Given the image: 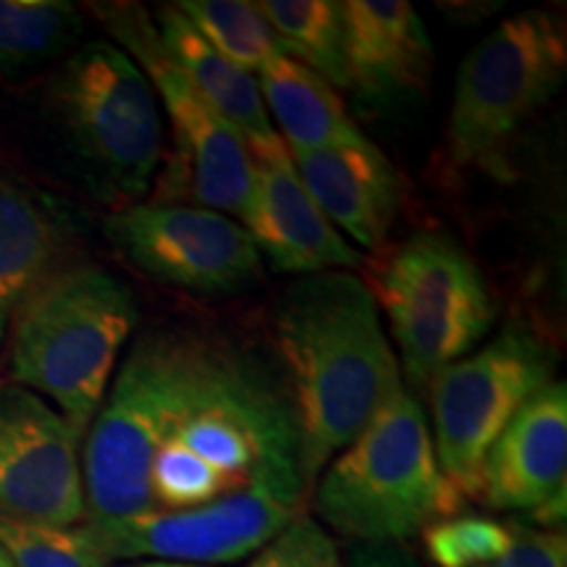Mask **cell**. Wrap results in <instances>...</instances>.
Wrapping results in <instances>:
<instances>
[{
    "label": "cell",
    "instance_id": "cell-18",
    "mask_svg": "<svg viewBox=\"0 0 567 567\" xmlns=\"http://www.w3.org/2000/svg\"><path fill=\"white\" fill-rule=\"evenodd\" d=\"M74 216L38 184L0 172V347L19 305L69 264Z\"/></svg>",
    "mask_w": 567,
    "mask_h": 567
},
{
    "label": "cell",
    "instance_id": "cell-21",
    "mask_svg": "<svg viewBox=\"0 0 567 567\" xmlns=\"http://www.w3.org/2000/svg\"><path fill=\"white\" fill-rule=\"evenodd\" d=\"M255 6L271 27L281 53L316 71L331 87L350 90L339 3L334 0H264Z\"/></svg>",
    "mask_w": 567,
    "mask_h": 567
},
{
    "label": "cell",
    "instance_id": "cell-30",
    "mask_svg": "<svg viewBox=\"0 0 567 567\" xmlns=\"http://www.w3.org/2000/svg\"><path fill=\"white\" fill-rule=\"evenodd\" d=\"M0 567H13V565H11V559H9V555H6L3 549H0Z\"/></svg>",
    "mask_w": 567,
    "mask_h": 567
},
{
    "label": "cell",
    "instance_id": "cell-3",
    "mask_svg": "<svg viewBox=\"0 0 567 567\" xmlns=\"http://www.w3.org/2000/svg\"><path fill=\"white\" fill-rule=\"evenodd\" d=\"M250 486L300 502V442L287 394L243 352L163 439L151 465L155 509H193Z\"/></svg>",
    "mask_w": 567,
    "mask_h": 567
},
{
    "label": "cell",
    "instance_id": "cell-24",
    "mask_svg": "<svg viewBox=\"0 0 567 567\" xmlns=\"http://www.w3.org/2000/svg\"><path fill=\"white\" fill-rule=\"evenodd\" d=\"M0 549L13 567H111L82 523L51 528L0 515Z\"/></svg>",
    "mask_w": 567,
    "mask_h": 567
},
{
    "label": "cell",
    "instance_id": "cell-25",
    "mask_svg": "<svg viewBox=\"0 0 567 567\" xmlns=\"http://www.w3.org/2000/svg\"><path fill=\"white\" fill-rule=\"evenodd\" d=\"M515 530L486 515H450L431 523L423 536L436 567H484L513 549Z\"/></svg>",
    "mask_w": 567,
    "mask_h": 567
},
{
    "label": "cell",
    "instance_id": "cell-6",
    "mask_svg": "<svg viewBox=\"0 0 567 567\" xmlns=\"http://www.w3.org/2000/svg\"><path fill=\"white\" fill-rule=\"evenodd\" d=\"M45 113L92 195L130 203L151 189L163 158L161 105L122 48H76L48 82Z\"/></svg>",
    "mask_w": 567,
    "mask_h": 567
},
{
    "label": "cell",
    "instance_id": "cell-19",
    "mask_svg": "<svg viewBox=\"0 0 567 567\" xmlns=\"http://www.w3.org/2000/svg\"><path fill=\"white\" fill-rule=\"evenodd\" d=\"M153 24L163 51L172 55L176 69L187 76L210 111L245 140L247 151L279 140L255 74L213 51L176 6L158 9Z\"/></svg>",
    "mask_w": 567,
    "mask_h": 567
},
{
    "label": "cell",
    "instance_id": "cell-26",
    "mask_svg": "<svg viewBox=\"0 0 567 567\" xmlns=\"http://www.w3.org/2000/svg\"><path fill=\"white\" fill-rule=\"evenodd\" d=\"M247 567H344V559L316 517L295 515L271 542L255 551Z\"/></svg>",
    "mask_w": 567,
    "mask_h": 567
},
{
    "label": "cell",
    "instance_id": "cell-15",
    "mask_svg": "<svg viewBox=\"0 0 567 567\" xmlns=\"http://www.w3.org/2000/svg\"><path fill=\"white\" fill-rule=\"evenodd\" d=\"M567 484V389L551 381L517 410L481 467L478 499L502 513L534 515Z\"/></svg>",
    "mask_w": 567,
    "mask_h": 567
},
{
    "label": "cell",
    "instance_id": "cell-7",
    "mask_svg": "<svg viewBox=\"0 0 567 567\" xmlns=\"http://www.w3.org/2000/svg\"><path fill=\"white\" fill-rule=\"evenodd\" d=\"M567 38L555 17L523 11L502 21L460 63L446 147L455 166L496 172L509 142L559 90Z\"/></svg>",
    "mask_w": 567,
    "mask_h": 567
},
{
    "label": "cell",
    "instance_id": "cell-29",
    "mask_svg": "<svg viewBox=\"0 0 567 567\" xmlns=\"http://www.w3.org/2000/svg\"><path fill=\"white\" fill-rule=\"evenodd\" d=\"M124 567H197V565H182V563H161V559H147V563L124 565Z\"/></svg>",
    "mask_w": 567,
    "mask_h": 567
},
{
    "label": "cell",
    "instance_id": "cell-2",
    "mask_svg": "<svg viewBox=\"0 0 567 567\" xmlns=\"http://www.w3.org/2000/svg\"><path fill=\"white\" fill-rule=\"evenodd\" d=\"M237 354L234 347L189 329L147 331L132 344L84 434V520L153 513L155 450Z\"/></svg>",
    "mask_w": 567,
    "mask_h": 567
},
{
    "label": "cell",
    "instance_id": "cell-5",
    "mask_svg": "<svg viewBox=\"0 0 567 567\" xmlns=\"http://www.w3.org/2000/svg\"><path fill=\"white\" fill-rule=\"evenodd\" d=\"M423 408L402 389L323 467L316 515L358 544H400L455 515Z\"/></svg>",
    "mask_w": 567,
    "mask_h": 567
},
{
    "label": "cell",
    "instance_id": "cell-28",
    "mask_svg": "<svg viewBox=\"0 0 567 567\" xmlns=\"http://www.w3.org/2000/svg\"><path fill=\"white\" fill-rule=\"evenodd\" d=\"M344 567H421L402 544H358Z\"/></svg>",
    "mask_w": 567,
    "mask_h": 567
},
{
    "label": "cell",
    "instance_id": "cell-23",
    "mask_svg": "<svg viewBox=\"0 0 567 567\" xmlns=\"http://www.w3.org/2000/svg\"><path fill=\"white\" fill-rule=\"evenodd\" d=\"M176 9L200 32L213 51L234 66L258 74L276 53H281L268 21L258 6L245 0H182Z\"/></svg>",
    "mask_w": 567,
    "mask_h": 567
},
{
    "label": "cell",
    "instance_id": "cell-13",
    "mask_svg": "<svg viewBox=\"0 0 567 567\" xmlns=\"http://www.w3.org/2000/svg\"><path fill=\"white\" fill-rule=\"evenodd\" d=\"M0 515L51 528L84 523L80 436L27 386L0 384Z\"/></svg>",
    "mask_w": 567,
    "mask_h": 567
},
{
    "label": "cell",
    "instance_id": "cell-11",
    "mask_svg": "<svg viewBox=\"0 0 567 567\" xmlns=\"http://www.w3.org/2000/svg\"><path fill=\"white\" fill-rule=\"evenodd\" d=\"M105 239L155 281L195 295H234L260 276L243 224L184 203H132L105 221Z\"/></svg>",
    "mask_w": 567,
    "mask_h": 567
},
{
    "label": "cell",
    "instance_id": "cell-4",
    "mask_svg": "<svg viewBox=\"0 0 567 567\" xmlns=\"http://www.w3.org/2000/svg\"><path fill=\"white\" fill-rule=\"evenodd\" d=\"M137 316L134 292L116 274L69 260L11 318V381L59 410L82 439L103 405Z\"/></svg>",
    "mask_w": 567,
    "mask_h": 567
},
{
    "label": "cell",
    "instance_id": "cell-12",
    "mask_svg": "<svg viewBox=\"0 0 567 567\" xmlns=\"http://www.w3.org/2000/svg\"><path fill=\"white\" fill-rule=\"evenodd\" d=\"M300 515V502L266 486H250L193 509H153L124 520H84L92 542L111 559H161L221 565L250 557Z\"/></svg>",
    "mask_w": 567,
    "mask_h": 567
},
{
    "label": "cell",
    "instance_id": "cell-22",
    "mask_svg": "<svg viewBox=\"0 0 567 567\" xmlns=\"http://www.w3.org/2000/svg\"><path fill=\"white\" fill-rule=\"evenodd\" d=\"M84 34V17L63 0H0V74L51 63Z\"/></svg>",
    "mask_w": 567,
    "mask_h": 567
},
{
    "label": "cell",
    "instance_id": "cell-14",
    "mask_svg": "<svg viewBox=\"0 0 567 567\" xmlns=\"http://www.w3.org/2000/svg\"><path fill=\"white\" fill-rule=\"evenodd\" d=\"M250 158L252 187L237 218L250 234L260 260L266 258L274 271L297 276L342 271L360 264V252L331 226L305 189L281 137L271 145L252 147Z\"/></svg>",
    "mask_w": 567,
    "mask_h": 567
},
{
    "label": "cell",
    "instance_id": "cell-10",
    "mask_svg": "<svg viewBox=\"0 0 567 567\" xmlns=\"http://www.w3.org/2000/svg\"><path fill=\"white\" fill-rule=\"evenodd\" d=\"M97 19L116 38L118 48L142 69L168 118L176 163L172 187L197 208L239 216L252 187V158L245 140L210 111L187 76L163 51L153 19L142 6H95Z\"/></svg>",
    "mask_w": 567,
    "mask_h": 567
},
{
    "label": "cell",
    "instance_id": "cell-8",
    "mask_svg": "<svg viewBox=\"0 0 567 567\" xmlns=\"http://www.w3.org/2000/svg\"><path fill=\"white\" fill-rule=\"evenodd\" d=\"M373 300L384 308L415 386L471 354L494 321L484 276L446 234H417L396 247L379 271Z\"/></svg>",
    "mask_w": 567,
    "mask_h": 567
},
{
    "label": "cell",
    "instance_id": "cell-9",
    "mask_svg": "<svg viewBox=\"0 0 567 567\" xmlns=\"http://www.w3.org/2000/svg\"><path fill=\"white\" fill-rule=\"evenodd\" d=\"M555 352L542 337L509 326L431 379L436 463L460 502L478 494L481 467L496 436L555 381Z\"/></svg>",
    "mask_w": 567,
    "mask_h": 567
},
{
    "label": "cell",
    "instance_id": "cell-17",
    "mask_svg": "<svg viewBox=\"0 0 567 567\" xmlns=\"http://www.w3.org/2000/svg\"><path fill=\"white\" fill-rule=\"evenodd\" d=\"M297 176L347 243L379 250L402 203L394 166L371 140L289 153Z\"/></svg>",
    "mask_w": 567,
    "mask_h": 567
},
{
    "label": "cell",
    "instance_id": "cell-1",
    "mask_svg": "<svg viewBox=\"0 0 567 567\" xmlns=\"http://www.w3.org/2000/svg\"><path fill=\"white\" fill-rule=\"evenodd\" d=\"M274 331L308 488L405 386L379 305L358 276L326 271L297 279L281 295Z\"/></svg>",
    "mask_w": 567,
    "mask_h": 567
},
{
    "label": "cell",
    "instance_id": "cell-16",
    "mask_svg": "<svg viewBox=\"0 0 567 567\" xmlns=\"http://www.w3.org/2000/svg\"><path fill=\"white\" fill-rule=\"evenodd\" d=\"M339 11L350 92L375 105L425 92L434 45L413 6L405 0H347Z\"/></svg>",
    "mask_w": 567,
    "mask_h": 567
},
{
    "label": "cell",
    "instance_id": "cell-27",
    "mask_svg": "<svg viewBox=\"0 0 567 567\" xmlns=\"http://www.w3.org/2000/svg\"><path fill=\"white\" fill-rule=\"evenodd\" d=\"M484 567H567V538L559 530L517 528L513 549Z\"/></svg>",
    "mask_w": 567,
    "mask_h": 567
},
{
    "label": "cell",
    "instance_id": "cell-20",
    "mask_svg": "<svg viewBox=\"0 0 567 567\" xmlns=\"http://www.w3.org/2000/svg\"><path fill=\"white\" fill-rule=\"evenodd\" d=\"M255 80L271 124L276 122L274 130L289 153L321 151V147L365 140V134L347 113L337 87H331L323 76L302 66L300 61L289 59L287 53H276Z\"/></svg>",
    "mask_w": 567,
    "mask_h": 567
}]
</instances>
